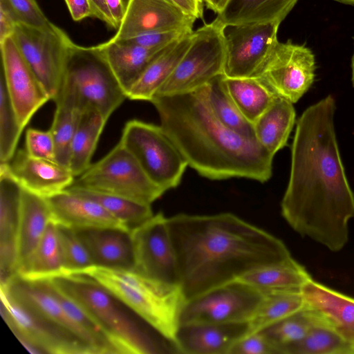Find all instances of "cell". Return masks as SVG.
<instances>
[{
    "label": "cell",
    "mask_w": 354,
    "mask_h": 354,
    "mask_svg": "<svg viewBox=\"0 0 354 354\" xmlns=\"http://www.w3.org/2000/svg\"><path fill=\"white\" fill-rule=\"evenodd\" d=\"M336 102L329 95L308 107L296 122L281 215L299 235L332 252L348 241L354 219L351 187L337 140Z\"/></svg>",
    "instance_id": "obj_1"
},
{
    "label": "cell",
    "mask_w": 354,
    "mask_h": 354,
    "mask_svg": "<svg viewBox=\"0 0 354 354\" xmlns=\"http://www.w3.org/2000/svg\"><path fill=\"white\" fill-rule=\"evenodd\" d=\"M186 301L255 268L294 260L286 244L229 212L167 217Z\"/></svg>",
    "instance_id": "obj_2"
},
{
    "label": "cell",
    "mask_w": 354,
    "mask_h": 354,
    "mask_svg": "<svg viewBox=\"0 0 354 354\" xmlns=\"http://www.w3.org/2000/svg\"><path fill=\"white\" fill-rule=\"evenodd\" d=\"M151 102L160 126L188 166L211 180L244 178L261 183L272 174L274 156L255 139L221 123L201 88L187 93L157 95Z\"/></svg>",
    "instance_id": "obj_3"
},
{
    "label": "cell",
    "mask_w": 354,
    "mask_h": 354,
    "mask_svg": "<svg viewBox=\"0 0 354 354\" xmlns=\"http://www.w3.org/2000/svg\"><path fill=\"white\" fill-rule=\"evenodd\" d=\"M73 273L95 280L164 338L174 343L186 301L179 283L149 278L133 270L97 266Z\"/></svg>",
    "instance_id": "obj_4"
},
{
    "label": "cell",
    "mask_w": 354,
    "mask_h": 354,
    "mask_svg": "<svg viewBox=\"0 0 354 354\" xmlns=\"http://www.w3.org/2000/svg\"><path fill=\"white\" fill-rule=\"evenodd\" d=\"M98 323L118 353L153 354L160 347L125 310L118 299L93 279L62 271L47 278Z\"/></svg>",
    "instance_id": "obj_5"
},
{
    "label": "cell",
    "mask_w": 354,
    "mask_h": 354,
    "mask_svg": "<svg viewBox=\"0 0 354 354\" xmlns=\"http://www.w3.org/2000/svg\"><path fill=\"white\" fill-rule=\"evenodd\" d=\"M59 95L70 100L79 110L94 109L107 120L127 98L98 45L84 47L75 44Z\"/></svg>",
    "instance_id": "obj_6"
},
{
    "label": "cell",
    "mask_w": 354,
    "mask_h": 354,
    "mask_svg": "<svg viewBox=\"0 0 354 354\" xmlns=\"http://www.w3.org/2000/svg\"><path fill=\"white\" fill-rule=\"evenodd\" d=\"M70 187L119 196L147 205L165 192L147 176L120 142L76 177Z\"/></svg>",
    "instance_id": "obj_7"
},
{
    "label": "cell",
    "mask_w": 354,
    "mask_h": 354,
    "mask_svg": "<svg viewBox=\"0 0 354 354\" xmlns=\"http://www.w3.org/2000/svg\"><path fill=\"white\" fill-rule=\"evenodd\" d=\"M225 28L216 17L193 31L187 50L156 95L192 92L223 75L226 57Z\"/></svg>",
    "instance_id": "obj_8"
},
{
    "label": "cell",
    "mask_w": 354,
    "mask_h": 354,
    "mask_svg": "<svg viewBox=\"0 0 354 354\" xmlns=\"http://www.w3.org/2000/svg\"><path fill=\"white\" fill-rule=\"evenodd\" d=\"M119 142L165 192L180 183L187 162L160 125L130 120L124 125Z\"/></svg>",
    "instance_id": "obj_9"
},
{
    "label": "cell",
    "mask_w": 354,
    "mask_h": 354,
    "mask_svg": "<svg viewBox=\"0 0 354 354\" xmlns=\"http://www.w3.org/2000/svg\"><path fill=\"white\" fill-rule=\"evenodd\" d=\"M12 37L50 100L54 101L61 90L66 62L75 43L50 21L42 27L17 23Z\"/></svg>",
    "instance_id": "obj_10"
},
{
    "label": "cell",
    "mask_w": 354,
    "mask_h": 354,
    "mask_svg": "<svg viewBox=\"0 0 354 354\" xmlns=\"http://www.w3.org/2000/svg\"><path fill=\"white\" fill-rule=\"evenodd\" d=\"M1 301L6 323L30 352L93 354L81 341L17 301L3 288Z\"/></svg>",
    "instance_id": "obj_11"
},
{
    "label": "cell",
    "mask_w": 354,
    "mask_h": 354,
    "mask_svg": "<svg viewBox=\"0 0 354 354\" xmlns=\"http://www.w3.org/2000/svg\"><path fill=\"white\" fill-rule=\"evenodd\" d=\"M262 297L254 288L233 281L187 300L180 325L248 323Z\"/></svg>",
    "instance_id": "obj_12"
},
{
    "label": "cell",
    "mask_w": 354,
    "mask_h": 354,
    "mask_svg": "<svg viewBox=\"0 0 354 354\" xmlns=\"http://www.w3.org/2000/svg\"><path fill=\"white\" fill-rule=\"evenodd\" d=\"M315 69L310 48L290 40L278 41L256 77L277 96L294 104L313 84Z\"/></svg>",
    "instance_id": "obj_13"
},
{
    "label": "cell",
    "mask_w": 354,
    "mask_h": 354,
    "mask_svg": "<svg viewBox=\"0 0 354 354\" xmlns=\"http://www.w3.org/2000/svg\"><path fill=\"white\" fill-rule=\"evenodd\" d=\"M133 270L149 278L178 283V263L167 217L159 212L131 232Z\"/></svg>",
    "instance_id": "obj_14"
},
{
    "label": "cell",
    "mask_w": 354,
    "mask_h": 354,
    "mask_svg": "<svg viewBox=\"0 0 354 354\" xmlns=\"http://www.w3.org/2000/svg\"><path fill=\"white\" fill-rule=\"evenodd\" d=\"M280 23H251L225 30L226 57L223 75L256 77L279 41Z\"/></svg>",
    "instance_id": "obj_15"
},
{
    "label": "cell",
    "mask_w": 354,
    "mask_h": 354,
    "mask_svg": "<svg viewBox=\"0 0 354 354\" xmlns=\"http://www.w3.org/2000/svg\"><path fill=\"white\" fill-rule=\"evenodd\" d=\"M1 71L6 88L21 127L50 100L10 36L0 42Z\"/></svg>",
    "instance_id": "obj_16"
},
{
    "label": "cell",
    "mask_w": 354,
    "mask_h": 354,
    "mask_svg": "<svg viewBox=\"0 0 354 354\" xmlns=\"http://www.w3.org/2000/svg\"><path fill=\"white\" fill-rule=\"evenodd\" d=\"M195 21L171 0H129L122 23L110 40L151 32H192Z\"/></svg>",
    "instance_id": "obj_17"
},
{
    "label": "cell",
    "mask_w": 354,
    "mask_h": 354,
    "mask_svg": "<svg viewBox=\"0 0 354 354\" xmlns=\"http://www.w3.org/2000/svg\"><path fill=\"white\" fill-rule=\"evenodd\" d=\"M17 301L73 335L99 354L91 337L68 315L41 279H26L18 275L1 285Z\"/></svg>",
    "instance_id": "obj_18"
},
{
    "label": "cell",
    "mask_w": 354,
    "mask_h": 354,
    "mask_svg": "<svg viewBox=\"0 0 354 354\" xmlns=\"http://www.w3.org/2000/svg\"><path fill=\"white\" fill-rule=\"evenodd\" d=\"M23 187L0 165V271L1 284L17 275V236Z\"/></svg>",
    "instance_id": "obj_19"
},
{
    "label": "cell",
    "mask_w": 354,
    "mask_h": 354,
    "mask_svg": "<svg viewBox=\"0 0 354 354\" xmlns=\"http://www.w3.org/2000/svg\"><path fill=\"white\" fill-rule=\"evenodd\" d=\"M5 164L24 189L44 198L66 190L75 178L68 167L31 157L25 149H17Z\"/></svg>",
    "instance_id": "obj_20"
},
{
    "label": "cell",
    "mask_w": 354,
    "mask_h": 354,
    "mask_svg": "<svg viewBox=\"0 0 354 354\" xmlns=\"http://www.w3.org/2000/svg\"><path fill=\"white\" fill-rule=\"evenodd\" d=\"M248 331V322L181 324L173 345L180 353L229 354Z\"/></svg>",
    "instance_id": "obj_21"
},
{
    "label": "cell",
    "mask_w": 354,
    "mask_h": 354,
    "mask_svg": "<svg viewBox=\"0 0 354 354\" xmlns=\"http://www.w3.org/2000/svg\"><path fill=\"white\" fill-rule=\"evenodd\" d=\"M52 221L73 229L119 228L129 231L102 205L67 190L46 198ZM130 232V231H129Z\"/></svg>",
    "instance_id": "obj_22"
},
{
    "label": "cell",
    "mask_w": 354,
    "mask_h": 354,
    "mask_svg": "<svg viewBox=\"0 0 354 354\" xmlns=\"http://www.w3.org/2000/svg\"><path fill=\"white\" fill-rule=\"evenodd\" d=\"M301 293L305 306L338 333L354 353V298L313 279L302 287Z\"/></svg>",
    "instance_id": "obj_23"
},
{
    "label": "cell",
    "mask_w": 354,
    "mask_h": 354,
    "mask_svg": "<svg viewBox=\"0 0 354 354\" xmlns=\"http://www.w3.org/2000/svg\"><path fill=\"white\" fill-rule=\"evenodd\" d=\"M75 230L86 248L94 266L133 270V248L129 231L119 228Z\"/></svg>",
    "instance_id": "obj_24"
},
{
    "label": "cell",
    "mask_w": 354,
    "mask_h": 354,
    "mask_svg": "<svg viewBox=\"0 0 354 354\" xmlns=\"http://www.w3.org/2000/svg\"><path fill=\"white\" fill-rule=\"evenodd\" d=\"M51 221L46 198L23 188L17 236L18 269L35 250Z\"/></svg>",
    "instance_id": "obj_25"
},
{
    "label": "cell",
    "mask_w": 354,
    "mask_h": 354,
    "mask_svg": "<svg viewBox=\"0 0 354 354\" xmlns=\"http://www.w3.org/2000/svg\"><path fill=\"white\" fill-rule=\"evenodd\" d=\"M193 31L165 47L150 62L127 93V98L151 101L187 50Z\"/></svg>",
    "instance_id": "obj_26"
},
{
    "label": "cell",
    "mask_w": 354,
    "mask_h": 354,
    "mask_svg": "<svg viewBox=\"0 0 354 354\" xmlns=\"http://www.w3.org/2000/svg\"><path fill=\"white\" fill-rule=\"evenodd\" d=\"M98 46L126 95L150 62L165 48H147L110 39Z\"/></svg>",
    "instance_id": "obj_27"
},
{
    "label": "cell",
    "mask_w": 354,
    "mask_h": 354,
    "mask_svg": "<svg viewBox=\"0 0 354 354\" xmlns=\"http://www.w3.org/2000/svg\"><path fill=\"white\" fill-rule=\"evenodd\" d=\"M311 279L305 268L294 259L255 268L234 281L263 294L279 290H299Z\"/></svg>",
    "instance_id": "obj_28"
},
{
    "label": "cell",
    "mask_w": 354,
    "mask_h": 354,
    "mask_svg": "<svg viewBox=\"0 0 354 354\" xmlns=\"http://www.w3.org/2000/svg\"><path fill=\"white\" fill-rule=\"evenodd\" d=\"M296 122L293 103L277 97L253 124L254 138L271 155L287 145Z\"/></svg>",
    "instance_id": "obj_29"
},
{
    "label": "cell",
    "mask_w": 354,
    "mask_h": 354,
    "mask_svg": "<svg viewBox=\"0 0 354 354\" xmlns=\"http://www.w3.org/2000/svg\"><path fill=\"white\" fill-rule=\"evenodd\" d=\"M298 0H228L216 18L226 27L251 23H280Z\"/></svg>",
    "instance_id": "obj_30"
},
{
    "label": "cell",
    "mask_w": 354,
    "mask_h": 354,
    "mask_svg": "<svg viewBox=\"0 0 354 354\" xmlns=\"http://www.w3.org/2000/svg\"><path fill=\"white\" fill-rule=\"evenodd\" d=\"M108 120L98 111H81L72 140L68 167L76 178L91 165V160Z\"/></svg>",
    "instance_id": "obj_31"
},
{
    "label": "cell",
    "mask_w": 354,
    "mask_h": 354,
    "mask_svg": "<svg viewBox=\"0 0 354 354\" xmlns=\"http://www.w3.org/2000/svg\"><path fill=\"white\" fill-rule=\"evenodd\" d=\"M225 86L243 116L252 124L277 96L261 79L223 77Z\"/></svg>",
    "instance_id": "obj_32"
},
{
    "label": "cell",
    "mask_w": 354,
    "mask_h": 354,
    "mask_svg": "<svg viewBox=\"0 0 354 354\" xmlns=\"http://www.w3.org/2000/svg\"><path fill=\"white\" fill-rule=\"evenodd\" d=\"M63 269L57 225L51 221L35 250L19 267L17 275L38 279L55 275Z\"/></svg>",
    "instance_id": "obj_33"
},
{
    "label": "cell",
    "mask_w": 354,
    "mask_h": 354,
    "mask_svg": "<svg viewBox=\"0 0 354 354\" xmlns=\"http://www.w3.org/2000/svg\"><path fill=\"white\" fill-rule=\"evenodd\" d=\"M305 301L299 290H279L263 294L248 322V334L259 332L269 326L299 311Z\"/></svg>",
    "instance_id": "obj_34"
},
{
    "label": "cell",
    "mask_w": 354,
    "mask_h": 354,
    "mask_svg": "<svg viewBox=\"0 0 354 354\" xmlns=\"http://www.w3.org/2000/svg\"><path fill=\"white\" fill-rule=\"evenodd\" d=\"M223 75H220L201 88L212 112L224 125L249 138H254L253 124L241 113L227 92Z\"/></svg>",
    "instance_id": "obj_35"
},
{
    "label": "cell",
    "mask_w": 354,
    "mask_h": 354,
    "mask_svg": "<svg viewBox=\"0 0 354 354\" xmlns=\"http://www.w3.org/2000/svg\"><path fill=\"white\" fill-rule=\"evenodd\" d=\"M66 190L100 203L119 219L130 232L153 216L151 205L82 188L69 187Z\"/></svg>",
    "instance_id": "obj_36"
},
{
    "label": "cell",
    "mask_w": 354,
    "mask_h": 354,
    "mask_svg": "<svg viewBox=\"0 0 354 354\" xmlns=\"http://www.w3.org/2000/svg\"><path fill=\"white\" fill-rule=\"evenodd\" d=\"M324 322L313 310L304 306L299 311L259 331L275 346L279 354L299 342L315 326Z\"/></svg>",
    "instance_id": "obj_37"
},
{
    "label": "cell",
    "mask_w": 354,
    "mask_h": 354,
    "mask_svg": "<svg viewBox=\"0 0 354 354\" xmlns=\"http://www.w3.org/2000/svg\"><path fill=\"white\" fill-rule=\"evenodd\" d=\"M54 102L56 109L50 130L55 145V160L68 167L71 145L81 111L64 96H58Z\"/></svg>",
    "instance_id": "obj_38"
},
{
    "label": "cell",
    "mask_w": 354,
    "mask_h": 354,
    "mask_svg": "<svg viewBox=\"0 0 354 354\" xmlns=\"http://www.w3.org/2000/svg\"><path fill=\"white\" fill-rule=\"evenodd\" d=\"M350 345L324 322L315 326L299 342L286 348L284 354H351Z\"/></svg>",
    "instance_id": "obj_39"
},
{
    "label": "cell",
    "mask_w": 354,
    "mask_h": 354,
    "mask_svg": "<svg viewBox=\"0 0 354 354\" xmlns=\"http://www.w3.org/2000/svg\"><path fill=\"white\" fill-rule=\"evenodd\" d=\"M24 128L0 77V163H7L15 155Z\"/></svg>",
    "instance_id": "obj_40"
},
{
    "label": "cell",
    "mask_w": 354,
    "mask_h": 354,
    "mask_svg": "<svg viewBox=\"0 0 354 354\" xmlns=\"http://www.w3.org/2000/svg\"><path fill=\"white\" fill-rule=\"evenodd\" d=\"M56 225L63 263L62 271L75 272L94 266L75 230L62 225Z\"/></svg>",
    "instance_id": "obj_41"
},
{
    "label": "cell",
    "mask_w": 354,
    "mask_h": 354,
    "mask_svg": "<svg viewBox=\"0 0 354 354\" xmlns=\"http://www.w3.org/2000/svg\"><path fill=\"white\" fill-rule=\"evenodd\" d=\"M25 150L33 158L55 160V145L50 130L29 128L26 132Z\"/></svg>",
    "instance_id": "obj_42"
},
{
    "label": "cell",
    "mask_w": 354,
    "mask_h": 354,
    "mask_svg": "<svg viewBox=\"0 0 354 354\" xmlns=\"http://www.w3.org/2000/svg\"><path fill=\"white\" fill-rule=\"evenodd\" d=\"M13 12L18 23L42 27L50 21L36 0H3Z\"/></svg>",
    "instance_id": "obj_43"
},
{
    "label": "cell",
    "mask_w": 354,
    "mask_h": 354,
    "mask_svg": "<svg viewBox=\"0 0 354 354\" xmlns=\"http://www.w3.org/2000/svg\"><path fill=\"white\" fill-rule=\"evenodd\" d=\"M229 354H279L275 346L261 332L247 334L232 348Z\"/></svg>",
    "instance_id": "obj_44"
},
{
    "label": "cell",
    "mask_w": 354,
    "mask_h": 354,
    "mask_svg": "<svg viewBox=\"0 0 354 354\" xmlns=\"http://www.w3.org/2000/svg\"><path fill=\"white\" fill-rule=\"evenodd\" d=\"M188 32L178 31L151 32L119 41H124L147 48H164Z\"/></svg>",
    "instance_id": "obj_45"
},
{
    "label": "cell",
    "mask_w": 354,
    "mask_h": 354,
    "mask_svg": "<svg viewBox=\"0 0 354 354\" xmlns=\"http://www.w3.org/2000/svg\"><path fill=\"white\" fill-rule=\"evenodd\" d=\"M15 16L3 0H0V42L11 36L17 24Z\"/></svg>",
    "instance_id": "obj_46"
},
{
    "label": "cell",
    "mask_w": 354,
    "mask_h": 354,
    "mask_svg": "<svg viewBox=\"0 0 354 354\" xmlns=\"http://www.w3.org/2000/svg\"><path fill=\"white\" fill-rule=\"evenodd\" d=\"M72 19L80 21L93 17V10L89 0H64Z\"/></svg>",
    "instance_id": "obj_47"
},
{
    "label": "cell",
    "mask_w": 354,
    "mask_h": 354,
    "mask_svg": "<svg viewBox=\"0 0 354 354\" xmlns=\"http://www.w3.org/2000/svg\"><path fill=\"white\" fill-rule=\"evenodd\" d=\"M185 13L195 18H203L204 0H171Z\"/></svg>",
    "instance_id": "obj_48"
},
{
    "label": "cell",
    "mask_w": 354,
    "mask_h": 354,
    "mask_svg": "<svg viewBox=\"0 0 354 354\" xmlns=\"http://www.w3.org/2000/svg\"><path fill=\"white\" fill-rule=\"evenodd\" d=\"M104 2L114 23L115 29H118L127 10L125 0H104Z\"/></svg>",
    "instance_id": "obj_49"
},
{
    "label": "cell",
    "mask_w": 354,
    "mask_h": 354,
    "mask_svg": "<svg viewBox=\"0 0 354 354\" xmlns=\"http://www.w3.org/2000/svg\"><path fill=\"white\" fill-rule=\"evenodd\" d=\"M89 1L91 5L93 17L100 19L106 24L109 27L115 29L114 23L105 4L104 0Z\"/></svg>",
    "instance_id": "obj_50"
},
{
    "label": "cell",
    "mask_w": 354,
    "mask_h": 354,
    "mask_svg": "<svg viewBox=\"0 0 354 354\" xmlns=\"http://www.w3.org/2000/svg\"><path fill=\"white\" fill-rule=\"evenodd\" d=\"M228 0H204L205 6L217 15L225 7Z\"/></svg>",
    "instance_id": "obj_51"
},
{
    "label": "cell",
    "mask_w": 354,
    "mask_h": 354,
    "mask_svg": "<svg viewBox=\"0 0 354 354\" xmlns=\"http://www.w3.org/2000/svg\"><path fill=\"white\" fill-rule=\"evenodd\" d=\"M351 82L354 87V53L351 59Z\"/></svg>",
    "instance_id": "obj_52"
},
{
    "label": "cell",
    "mask_w": 354,
    "mask_h": 354,
    "mask_svg": "<svg viewBox=\"0 0 354 354\" xmlns=\"http://www.w3.org/2000/svg\"><path fill=\"white\" fill-rule=\"evenodd\" d=\"M336 1L345 3V4H349V5H353L354 6V0H335Z\"/></svg>",
    "instance_id": "obj_53"
}]
</instances>
